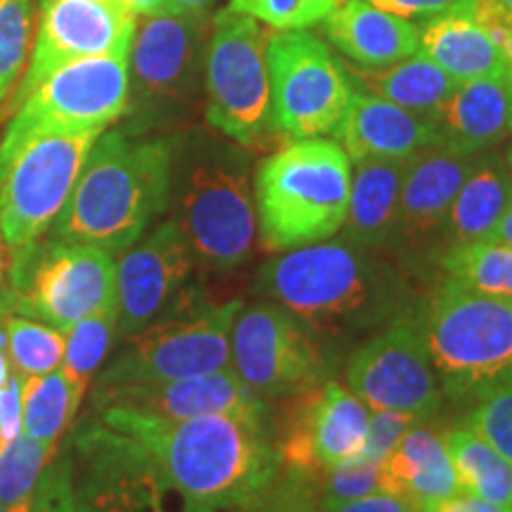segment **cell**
<instances>
[{"instance_id": "8fae6325", "label": "cell", "mask_w": 512, "mask_h": 512, "mask_svg": "<svg viewBox=\"0 0 512 512\" xmlns=\"http://www.w3.org/2000/svg\"><path fill=\"white\" fill-rule=\"evenodd\" d=\"M211 34L207 12L140 17L128 53V107L140 126L174 117L192 102L204 79Z\"/></svg>"}, {"instance_id": "b9f144b4", "label": "cell", "mask_w": 512, "mask_h": 512, "mask_svg": "<svg viewBox=\"0 0 512 512\" xmlns=\"http://www.w3.org/2000/svg\"><path fill=\"white\" fill-rule=\"evenodd\" d=\"M238 512H320L318 501L313 496L309 477L294 475L287 477L283 484H273L266 496L259 501L240 508Z\"/></svg>"}, {"instance_id": "9f6ffc18", "label": "cell", "mask_w": 512, "mask_h": 512, "mask_svg": "<svg viewBox=\"0 0 512 512\" xmlns=\"http://www.w3.org/2000/svg\"><path fill=\"white\" fill-rule=\"evenodd\" d=\"M48 3V0H38V5H41V8H43V5H46Z\"/></svg>"}, {"instance_id": "e0dca14e", "label": "cell", "mask_w": 512, "mask_h": 512, "mask_svg": "<svg viewBox=\"0 0 512 512\" xmlns=\"http://www.w3.org/2000/svg\"><path fill=\"white\" fill-rule=\"evenodd\" d=\"M368 425L366 403L349 387L323 380L302 392L285 441L278 446L280 460L294 475L313 479L361 456Z\"/></svg>"}, {"instance_id": "9a60e30c", "label": "cell", "mask_w": 512, "mask_h": 512, "mask_svg": "<svg viewBox=\"0 0 512 512\" xmlns=\"http://www.w3.org/2000/svg\"><path fill=\"white\" fill-rule=\"evenodd\" d=\"M347 387L370 411L422 420L441 403V384L427 349L422 318L411 309L389 320L347 363Z\"/></svg>"}, {"instance_id": "c3c4849f", "label": "cell", "mask_w": 512, "mask_h": 512, "mask_svg": "<svg viewBox=\"0 0 512 512\" xmlns=\"http://www.w3.org/2000/svg\"><path fill=\"white\" fill-rule=\"evenodd\" d=\"M124 5L136 17H155L164 12H174L171 0H124Z\"/></svg>"}, {"instance_id": "f1b7e54d", "label": "cell", "mask_w": 512, "mask_h": 512, "mask_svg": "<svg viewBox=\"0 0 512 512\" xmlns=\"http://www.w3.org/2000/svg\"><path fill=\"white\" fill-rule=\"evenodd\" d=\"M512 202V188L505 162L498 157H477L475 166L460 185L441 228L448 247L489 240Z\"/></svg>"}, {"instance_id": "9c48e42d", "label": "cell", "mask_w": 512, "mask_h": 512, "mask_svg": "<svg viewBox=\"0 0 512 512\" xmlns=\"http://www.w3.org/2000/svg\"><path fill=\"white\" fill-rule=\"evenodd\" d=\"M12 311L60 332L95 313L117 309V264L105 249L50 238L48 245L15 249Z\"/></svg>"}, {"instance_id": "1f68e13d", "label": "cell", "mask_w": 512, "mask_h": 512, "mask_svg": "<svg viewBox=\"0 0 512 512\" xmlns=\"http://www.w3.org/2000/svg\"><path fill=\"white\" fill-rule=\"evenodd\" d=\"M446 278L489 297L512 299V247L494 240L444 249L439 259Z\"/></svg>"}, {"instance_id": "11a10c76", "label": "cell", "mask_w": 512, "mask_h": 512, "mask_svg": "<svg viewBox=\"0 0 512 512\" xmlns=\"http://www.w3.org/2000/svg\"><path fill=\"white\" fill-rule=\"evenodd\" d=\"M503 162H505V171H508V178H510V188H512V143L508 145V150H505V155H503Z\"/></svg>"}, {"instance_id": "ffe728a7", "label": "cell", "mask_w": 512, "mask_h": 512, "mask_svg": "<svg viewBox=\"0 0 512 512\" xmlns=\"http://www.w3.org/2000/svg\"><path fill=\"white\" fill-rule=\"evenodd\" d=\"M95 411H119L147 415L159 420H190L202 415H235L254 422H266V406L233 370L183 377V380L145 384H107L95 387Z\"/></svg>"}, {"instance_id": "f35d334b", "label": "cell", "mask_w": 512, "mask_h": 512, "mask_svg": "<svg viewBox=\"0 0 512 512\" xmlns=\"http://www.w3.org/2000/svg\"><path fill=\"white\" fill-rule=\"evenodd\" d=\"M320 477H323V484H320L318 503L354 501V498L382 494V491L389 494L382 463H370V460H349L323 472Z\"/></svg>"}, {"instance_id": "f546056e", "label": "cell", "mask_w": 512, "mask_h": 512, "mask_svg": "<svg viewBox=\"0 0 512 512\" xmlns=\"http://www.w3.org/2000/svg\"><path fill=\"white\" fill-rule=\"evenodd\" d=\"M448 456L463 494L491 503L512 505V463L489 446L470 427H456L444 434Z\"/></svg>"}, {"instance_id": "4fadbf2b", "label": "cell", "mask_w": 512, "mask_h": 512, "mask_svg": "<svg viewBox=\"0 0 512 512\" xmlns=\"http://www.w3.org/2000/svg\"><path fill=\"white\" fill-rule=\"evenodd\" d=\"M266 57L275 133L290 140L335 133L354 86L328 46L306 29L275 31Z\"/></svg>"}, {"instance_id": "4dcf8cb0", "label": "cell", "mask_w": 512, "mask_h": 512, "mask_svg": "<svg viewBox=\"0 0 512 512\" xmlns=\"http://www.w3.org/2000/svg\"><path fill=\"white\" fill-rule=\"evenodd\" d=\"M81 401L60 368L46 375L24 377L22 432L55 448L64 430L74 422Z\"/></svg>"}, {"instance_id": "44dd1931", "label": "cell", "mask_w": 512, "mask_h": 512, "mask_svg": "<svg viewBox=\"0 0 512 512\" xmlns=\"http://www.w3.org/2000/svg\"><path fill=\"white\" fill-rule=\"evenodd\" d=\"M479 155H458L446 147H427L408 159L403 174L394 242L401 249H422L441 235L444 221Z\"/></svg>"}, {"instance_id": "f907efd6", "label": "cell", "mask_w": 512, "mask_h": 512, "mask_svg": "<svg viewBox=\"0 0 512 512\" xmlns=\"http://www.w3.org/2000/svg\"><path fill=\"white\" fill-rule=\"evenodd\" d=\"M489 240L503 242V245L512 247V202L510 207L505 209V214L501 216V221H498V226L494 228V233H491Z\"/></svg>"}, {"instance_id": "ac0fdd59", "label": "cell", "mask_w": 512, "mask_h": 512, "mask_svg": "<svg viewBox=\"0 0 512 512\" xmlns=\"http://www.w3.org/2000/svg\"><path fill=\"white\" fill-rule=\"evenodd\" d=\"M117 337L128 339L162 316L188 283L195 254L181 228L166 219L114 259Z\"/></svg>"}, {"instance_id": "52a82bcc", "label": "cell", "mask_w": 512, "mask_h": 512, "mask_svg": "<svg viewBox=\"0 0 512 512\" xmlns=\"http://www.w3.org/2000/svg\"><path fill=\"white\" fill-rule=\"evenodd\" d=\"M242 309L240 299L214 304L200 294L178 292L162 316L102 368L95 387L183 380L230 368V330Z\"/></svg>"}, {"instance_id": "d6a6232c", "label": "cell", "mask_w": 512, "mask_h": 512, "mask_svg": "<svg viewBox=\"0 0 512 512\" xmlns=\"http://www.w3.org/2000/svg\"><path fill=\"white\" fill-rule=\"evenodd\" d=\"M117 339V309L95 313L79 320L72 330L64 332V356L60 370L67 375L74 392L83 399L93 375L105 366V358Z\"/></svg>"}, {"instance_id": "f5cc1de1", "label": "cell", "mask_w": 512, "mask_h": 512, "mask_svg": "<svg viewBox=\"0 0 512 512\" xmlns=\"http://www.w3.org/2000/svg\"><path fill=\"white\" fill-rule=\"evenodd\" d=\"M0 512H31V501L15 503V505H0Z\"/></svg>"}, {"instance_id": "603a6c76", "label": "cell", "mask_w": 512, "mask_h": 512, "mask_svg": "<svg viewBox=\"0 0 512 512\" xmlns=\"http://www.w3.org/2000/svg\"><path fill=\"white\" fill-rule=\"evenodd\" d=\"M512 74L482 76L453 88L434 114L441 147L458 155H482L510 136Z\"/></svg>"}, {"instance_id": "6da1fadb", "label": "cell", "mask_w": 512, "mask_h": 512, "mask_svg": "<svg viewBox=\"0 0 512 512\" xmlns=\"http://www.w3.org/2000/svg\"><path fill=\"white\" fill-rule=\"evenodd\" d=\"M100 422L124 434L162 484L211 510H240L278 482L283 460L264 422L235 415L159 420L102 408Z\"/></svg>"}, {"instance_id": "8d00e7d4", "label": "cell", "mask_w": 512, "mask_h": 512, "mask_svg": "<svg viewBox=\"0 0 512 512\" xmlns=\"http://www.w3.org/2000/svg\"><path fill=\"white\" fill-rule=\"evenodd\" d=\"M337 5L339 0H230L228 8L275 31H302L318 27Z\"/></svg>"}, {"instance_id": "681fc988", "label": "cell", "mask_w": 512, "mask_h": 512, "mask_svg": "<svg viewBox=\"0 0 512 512\" xmlns=\"http://www.w3.org/2000/svg\"><path fill=\"white\" fill-rule=\"evenodd\" d=\"M171 494H174V491H169V496L164 498L162 505H159V508H157V512H216V510L207 508V505L185 501V498H181V496H176V498H178V505H171V503H169Z\"/></svg>"}, {"instance_id": "ba28073f", "label": "cell", "mask_w": 512, "mask_h": 512, "mask_svg": "<svg viewBox=\"0 0 512 512\" xmlns=\"http://www.w3.org/2000/svg\"><path fill=\"white\" fill-rule=\"evenodd\" d=\"M268 34L254 17L223 8L211 17L204 91L211 128L242 147L275 133L268 74Z\"/></svg>"}, {"instance_id": "83f0119b", "label": "cell", "mask_w": 512, "mask_h": 512, "mask_svg": "<svg viewBox=\"0 0 512 512\" xmlns=\"http://www.w3.org/2000/svg\"><path fill=\"white\" fill-rule=\"evenodd\" d=\"M344 72H347L351 86L358 91L373 93L377 98L403 107V110L432 119L444 107L453 88L458 86L456 79H451L439 64H434L420 50L406 60L389 64V67L361 69L354 64H349V67L344 64Z\"/></svg>"}, {"instance_id": "7c38bea8", "label": "cell", "mask_w": 512, "mask_h": 512, "mask_svg": "<svg viewBox=\"0 0 512 512\" xmlns=\"http://www.w3.org/2000/svg\"><path fill=\"white\" fill-rule=\"evenodd\" d=\"M128 107V55L83 57L57 67L15 107L0 147L41 133H105Z\"/></svg>"}, {"instance_id": "d6986e66", "label": "cell", "mask_w": 512, "mask_h": 512, "mask_svg": "<svg viewBox=\"0 0 512 512\" xmlns=\"http://www.w3.org/2000/svg\"><path fill=\"white\" fill-rule=\"evenodd\" d=\"M81 458L74 475L76 512H157L169 489L124 434L95 422L72 439Z\"/></svg>"}, {"instance_id": "277c9868", "label": "cell", "mask_w": 512, "mask_h": 512, "mask_svg": "<svg viewBox=\"0 0 512 512\" xmlns=\"http://www.w3.org/2000/svg\"><path fill=\"white\" fill-rule=\"evenodd\" d=\"M351 171L344 147L330 138L290 140L266 157L254 178L261 247L278 254L335 238L347 221Z\"/></svg>"}, {"instance_id": "5b68a950", "label": "cell", "mask_w": 512, "mask_h": 512, "mask_svg": "<svg viewBox=\"0 0 512 512\" xmlns=\"http://www.w3.org/2000/svg\"><path fill=\"white\" fill-rule=\"evenodd\" d=\"M441 392L479 399L512 382V299L489 297L444 280L422 316Z\"/></svg>"}, {"instance_id": "6f0895ef", "label": "cell", "mask_w": 512, "mask_h": 512, "mask_svg": "<svg viewBox=\"0 0 512 512\" xmlns=\"http://www.w3.org/2000/svg\"><path fill=\"white\" fill-rule=\"evenodd\" d=\"M510 74H512V67H510ZM510 133H512V114H510Z\"/></svg>"}, {"instance_id": "2e32d148", "label": "cell", "mask_w": 512, "mask_h": 512, "mask_svg": "<svg viewBox=\"0 0 512 512\" xmlns=\"http://www.w3.org/2000/svg\"><path fill=\"white\" fill-rule=\"evenodd\" d=\"M19 79L12 110L62 64L98 55H128L138 17L124 0H48Z\"/></svg>"}, {"instance_id": "d4e9b609", "label": "cell", "mask_w": 512, "mask_h": 512, "mask_svg": "<svg viewBox=\"0 0 512 512\" xmlns=\"http://www.w3.org/2000/svg\"><path fill=\"white\" fill-rule=\"evenodd\" d=\"M406 162H356L351 171V192L347 221L339 233L344 240L363 249H382L394 242L396 214H399V195Z\"/></svg>"}, {"instance_id": "74e56055", "label": "cell", "mask_w": 512, "mask_h": 512, "mask_svg": "<svg viewBox=\"0 0 512 512\" xmlns=\"http://www.w3.org/2000/svg\"><path fill=\"white\" fill-rule=\"evenodd\" d=\"M512 463V382L489 389L467 415V425Z\"/></svg>"}, {"instance_id": "8992f818", "label": "cell", "mask_w": 512, "mask_h": 512, "mask_svg": "<svg viewBox=\"0 0 512 512\" xmlns=\"http://www.w3.org/2000/svg\"><path fill=\"white\" fill-rule=\"evenodd\" d=\"M169 207L202 264L230 271L247 261L256 240V204L245 159L235 152H176Z\"/></svg>"}, {"instance_id": "bcb514c9", "label": "cell", "mask_w": 512, "mask_h": 512, "mask_svg": "<svg viewBox=\"0 0 512 512\" xmlns=\"http://www.w3.org/2000/svg\"><path fill=\"white\" fill-rule=\"evenodd\" d=\"M472 17L484 24L501 46L512 36V0H475Z\"/></svg>"}, {"instance_id": "e575fe53", "label": "cell", "mask_w": 512, "mask_h": 512, "mask_svg": "<svg viewBox=\"0 0 512 512\" xmlns=\"http://www.w3.org/2000/svg\"><path fill=\"white\" fill-rule=\"evenodd\" d=\"M53 456V446L41 444L24 432L10 441H0V505L31 501Z\"/></svg>"}, {"instance_id": "7bdbcfd3", "label": "cell", "mask_w": 512, "mask_h": 512, "mask_svg": "<svg viewBox=\"0 0 512 512\" xmlns=\"http://www.w3.org/2000/svg\"><path fill=\"white\" fill-rule=\"evenodd\" d=\"M384 12L403 19H437L444 15H472L475 0H366Z\"/></svg>"}, {"instance_id": "7402d4cb", "label": "cell", "mask_w": 512, "mask_h": 512, "mask_svg": "<svg viewBox=\"0 0 512 512\" xmlns=\"http://www.w3.org/2000/svg\"><path fill=\"white\" fill-rule=\"evenodd\" d=\"M332 136L344 147L351 164L373 159L406 162L427 147L441 145L432 117L403 110L358 88L351 91L347 112Z\"/></svg>"}, {"instance_id": "3957f363", "label": "cell", "mask_w": 512, "mask_h": 512, "mask_svg": "<svg viewBox=\"0 0 512 512\" xmlns=\"http://www.w3.org/2000/svg\"><path fill=\"white\" fill-rule=\"evenodd\" d=\"M181 140L105 131L53 223V238L83 242L117 256L143 238L169 209Z\"/></svg>"}, {"instance_id": "836d02e7", "label": "cell", "mask_w": 512, "mask_h": 512, "mask_svg": "<svg viewBox=\"0 0 512 512\" xmlns=\"http://www.w3.org/2000/svg\"><path fill=\"white\" fill-rule=\"evenodd\" d=\"M10 368L22 377L53 373L62 366L64 332L43 320L12 313L5 320Z\"/></svg>"}, {"instance_id": "ee69618b", "label": "cell", "mask_w": 512, "mask_h": 512, "mask_svg": "<svg viewBox=\"0 0 512 512\" xmlns=\"http://www.w3.org/2000/svg\"><path fill=\"white\" fill-rule=\"evenodd\" d=\"M22 389L24 377L10 370L8 382L0 387V441L15 439L22 432Z\"/></svg>"}, {"instance_id": "d590c367", "label": "cell", "mask_w": 512, "mask_h": 512, "mask_svg": "<svg viewBox=\"0 0 512 512\" xmlns=\"http://www.w3.org/2000/svg\"><path fill=\"white\" fill-rule=\"evenodd\" d=\"M34 46V0H0V102L15 91Z\"/></svg>"}, {"instance_id": "f6af8a7d", "label": "cell", "mask_w": 512, "mask_h": 512, "mask_svg": "<svg viewBox=\"0 0 512 512\" xmlns=\"http://www.w3.org/2000/svg\"><path fill=\"white\" fill-rule=\"evenodd\" d=\"M320 512H418L413 503L396 494H373L342 503H318Z\"/></svg>"}, {"instance_id": "7dc6e473", "label": "cell", "mask_w": 512, "mask_h": 512, "mask_svg": "<svg viewBox=\"0 0 512 512\" xmlns=\"http://www.w3.org/2000/svg\"><path fill=\"white\" fill-rule=\"evenodd\" d=\"M420 512H512V505L491 503V501H484V498L458 491V494L441 498V501L422 505Z\"/></svg>"}, {"instance_id": "60d3db41", "label": "cell", "mask_w": 512, "mask_h": 512, "mask_svg": "<svg viewBox=\"0 0 512 512\" xmlns=\"http://www.w3.org/2000/svg\"><path fill=\"white\" fill-rule=\"evenodd\" d=\"M415 415L396 413V411H370L368 437L363 444L361 456L356 460H370V463H382L389 453L394 451L396 444L406 437L411 427L418 425Z\"/></svg>"}, {"instance_id": "816d5d0a", "label": "cell", "mask_w": 512, "mask_h": 512, "mask_svg": "<svg viewBox=\"0 0 512 512\" xmlns=\"http://www.w3.org/2000/svg\"><path fill=\"white\" fill-rule=\"evenodd\" d=\"M174 12H207L214 0H171Z\"/></svg>"}, {"instance_id": "cb8c5ba5", "label": "cell", "mask_w": 512, "mask_h": 512, "mask_svg": "<svg viewBox=\"0 0 512 512\" xmlns=\"http://www.w3.org/2000/svg\"><path fill=\"white\" fill-rule=\"evenodd\" d=\"M320 27L332 46L361 69L389 67L420 50V29L411 19L384 12L366 0H339Z\"/></svg>"}, {"instance_id": "4316f807", "label": "cell", "mask_w": 512, "mask_h": 512, "mask_svg": "<svg viewBox=\"0 0 512 512\" xmlns=\"http://www.w3.org/2000/svg\"><path fill=\"white\" fill-rule=\"evenodd\" d=\"M420 53L458 83L503 74L512 67L501 43L472 15H444L420 29Z\"/></svg>"}, {"instance_id": "ab89813d", "label": "cell", "mask_w": 512, "mask_h": 512, "mask_svg": "<svg viewBox=\"0 0 512 512\" xmlns=\"http://www.w3.org/2000/svg\"><path fill=\"white\" fill-rule=\"evenodd\" d=\"M31 512H76L72 458L50 460L31 496Z\"/></svg>"}, {"instance_id": "5bb4252c", "label": "cell", "mask_w": 512, "mask_h": 512, "mask_svg": "<svg viewBox=\"0 0 512 512\" xmlns=\"http://www.w3.org/2000/svg\"><path fill=\"white\" fill-rule=\"evenodd\" d=\"M230 370L261 399L302 394L328 380L318 337L285 306H242L230 330Z\"/></svg>"}, {"instance_id": "7a4b0ae2", "label": "cell", "mask_w": 512, "mask_h": 512, "mask_svg": "<svg viewBox=\"0 0 512 512\" xmlns=\"http://www.w3.org/2000/svg\"><path fill=\"white\" fill-rule=\"evenodd\" d=\"M256 292L302 318L316 337L328 339L384 328L408 311L411 299L399 268L344 238L273 256L261 266Z\"/></svg>"}, {"instance_id": "484cf974", "label": "cell", "mask_w": 512, "mask_h": 512, "mask_svg": "<svg viewBox=\"0 0 512 512\" xmlns=\"http://www.w3.org/2000/svg\"><path fill=\"white\" fill-rule=\"evenodd\" d=\"M389 494L420 508L458 494V479L448 456L446 441L430 427L415 425L392 453L382 460Z\"/></svg>"}, {"instance_id": "30bf717a", "label": "cell", "mask_w": 512, "mask_h": 512, "mask_svg": "<svg viewBox=\"0 0 512 512\" xmlns=\"http://www.w3.org/2000/svg\"><path fill=\"white\" fill-rule=\"evenodd\" d=\"M100 133H41L0 147V238L12 252L53 228Z\"/></svg>"}, {"instance_id": "db71d44e", "label": "cell", "mask_w": 512, "mask_h": 512, "mask_svg": "<svg viewBox=\"0 0 512 512\" xmlns=\"http://www.w3.org/2000/svg\"><path fill=\"white\" fill-rule=\"evenodd\" d=\"M5 247H3V242H0V292H3V287H5V273H8V264H5Z\"/></svg>"}]
</instances>
